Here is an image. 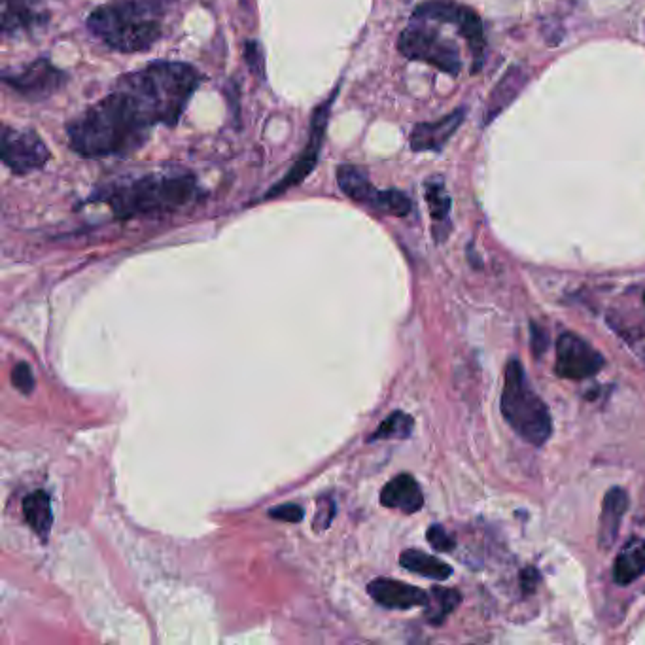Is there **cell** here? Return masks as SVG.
<instances>
[{
  "label": "cell",
  "mask_w": 645,
  "mask_h": 645,
  "mask_svg": "<svg viewBox=\"0 0 645 645\" xmlns=\"http://www.w3.org/2000/svg\"><path fill=\"white\" fill-rule=\"evenodd\" d=\"M201 80L192 65L178 61H156L125 74L67 125L70 148L93 159L135 154L156 125H176Z\"/></svg>",
  "instance_id": "6da1fadb"
},
{
  "label": "cell",
  "mask_w": 645,
  "mask_h": 645,
  "mask_svg": "<svg viewBox=\"0 0 645 645\" xmlns=\"http://www.w3.org/2000/svg\"><path fill=\"white\" fill-rule=\"evenodd\" d=\"M163 8L154 0H114L89 14V31L110 50L146 52L163 35Z\"/></svg>",
  "instance_id": "7a4b0ae2"
},
{
  "label": "cell",
  "mask_w": 645,
  "mask_h": 645,
  "mask_svg": "<svg viewBox=\"0 0 645 645\" xmlns=\"http://www.w3.org/2000/svg\"><path fill=\"white\" fill-rule=\"evenodd\" d=\"M195 197L197 180L192 173L182 171L140 176L101 193V201L108 203L120 218L182 209Z\"/></svg>",
  "instance_id": "3957f363"
},
{
  "label": "cell",
  "mask_w": 645,
  "mask_h": 645,
  "mask_svg": "<svg viewBox=\"0 0 645 645\" xmlns=\"http://www.w3.org/2000/svg\"><path fill=\"white\" fill-rule=\"evenodd\" d=\"M502 415L515 434L526 443L541 447L553 434V420L547 405L526 379V371L519 360H511L506 367V381L502 390Z\"/></svg>",
  "instance_id": "277c9868"
},
{
  "label": "cell",
  "mask_w": 645,
  "mask_h": 645,
  "mask_svg": "<svg viewBox=\"0 0 645 645\" xmlns=\"http://www.w3.org/2000/svg\"><path fill=\"white\" fill-rule=\"evenodd\" d=\"M337 184L341 192L356 203H362L369 209L392 214V216H407L411 212V199L398 190H375L366 169L356 165H339L337 169Z\"/></svg>",
  "instance_id": "5b68a950"
},
{
  "label": "cell",
  "mask_w": 645,
  "mask_h": 645,
  "mask_svg": "<svg viewBox=\"0 0 645 645\" xmlns=\"http://www.w3.org/2000/svg\"><path fill=\"white\" fill-rule=\"evenodd\" d=\"M398 50L413 61L430 63L439 70L456 76L460 72V55L451 42L443 40L436 31L411 25L400 35Z\"/></svg>",
  "instance_id": "8992f818"
},
{
  "label": "cell",
  "mask_w": 645,
  "mask_h": 645,
  "mask_svg": "<svg viewBox=\"0 0 645 645\" xmlns=\"http://www.w3.org/2000/svg\"><path fill=\"white\" fill-rule=\"evenodd\" d=\"M2 163L14 175H29L44 169L52 159L50 148L33 129H14L4 125L2 131Z\"/></svg>",
  "instance_id": "52a82bcc"
},
{
  "label": "cell",
  "mask_w": 645,
  "mask_h": 645,
  "mask_svg": "<svg viewBox=\"0 0 645 645\" xmlns=\"http://www.w3.org/2000/svg\"><path fill=\"white\" fill-rule=\"evenodd\" d=\"M2 82L29 101H44L67 84V74L50 59H36L21 69H6Z\"/></svg>",
  "instance_id": "ba28073f"
},
{
  "label": "cell",
  "mask_w": 645,
  "mask_h": 645,
  "mask_svg": "<svg viewBox=\"0 0 645 645\" xmlns=\"http://www.w3.org/2000/svg\"><path fill=\"white\" fill-rule=\"evenodd\" d=\"M335 93L337 89L333 91L332 97L322 103L320 106H316L313 114V125H311V139L307 142L305 150L301 152V156L296 161V165L292 167V171L288 175L284 176L280 180L279 184L275 188H271L265 199H271V197H279L284 192H288L290 188H294L297 184H301L307 176L313 173L318 159H320V148H322V142H324V135H326V127H328V118H330V106H332L333 101H335Z\"/></svg>",
  "instance_id": "9c48e42d"
},
{
  "label": "cell",
  "mask_w": 645,
  "mask_h": 645,
  "mask_svg": "<svg viewBox=\"0 0 645 645\" xmlns=\"http://www.w3.org/2000/svg\"><path fill=\"white\" fill-rule=\"evenodd\" d=\"M604 367V358L576 333H562L557 341L555 371L564 379H587Z\"/></svg>",
  "instance_id": "30bf717a"
},
{
  "label": "cell",
  "mask_w": 645,
  "mask_h": 645,
  "mask_svg": "<svg viewBox=\"0 0 645 645\" xmlns=\"http://www.w3.org/2000/svg\"><path fill=\"white\" fill-rule=\"evenodd\" d=\"M42 0H2V35H31L48 23Z\"/></svg>",
  "instance_id": "8fae6325"
},
{
  "label": "cell",
  "mask_w": 645,
  "mask_h": 645,
  "mask_svg": "<svg viewBox=\"0 0 645 645\" xmlns=\"http://www.w3.org/2000/svg\"><path fill=\"white\" fill-rule=\"evenodd\" d=\"M367 593L379 606L388 610L419 608V606H426L430 598V594L424 593L419 587L407 585L398 579H388V577L373 579L367 585Z\"/></svg>",
  "instance_id": "7c38bea8"
},
{
  "label": "cell",
  "mask_w": 645,
  "mask_h": 645,
  "mask_svg": "<svg viewBox=\"0 0 645 645\" xmlns=\"http://www.w3.org/2000/svg\"><path fill=\"white\" fill-rule=\"evenodd\" d=\"M464 120V110H454L453 114L434 123H419L411 133V148L415 152H439L447 140L453 137L454 131Z\"/></svg>",
  "instance_id": "4fadbf2b"
},
{
  "label": "cell",
  "mask_w": 645,
  "mask_h": 645,
  "mask_svg": "<svg viewBox=\"0 0 645 645\" xmlns=\"http://www.w3.org/2000/svg\"><path fill=\"white\" fill-rule=\"evenodd\" d=\"M381 504L390 509H400L403 513H417L424 506V496L415 477L401 473L386 483L381 492Z\"/></svg>",
  "instance_id": "5bb4252c"
},
{
  "label": "cell",
  "mask_w": 645,
  "mask_h": 645,
  "mask_svg": "<svg viewBox=\"0 0 645 645\" xmlns=\"http://www.w3.org/2000/svg\"><path fill=\"white\" fill-rule=\"evenodd\" d=\"M628 509V494L623 489L615 487L608 490L602 504L600 526H598V543L608 549L619 534V526Z\"/></svg>",
  "instance_id": "9a60e30c"
},
{
  "label": "cell",
  "mask_w": 645,
  "mask_h": 645,
  "mask_svg": "<svg viewBox=\"0 0 645 645\" xmlns=\"http://www.w3.org/2000/svg\"><path fill=\"white\" fill-rule=\"evenodd\" d=\"M524 84H526V74L521 67H511L507 70L506 74L502 76V80L496 84V88L490 91L485 123H490L494 118H498L500 112L517 99Z\"/></svg>",
  "instance_id": "2e32d148"
},
{
  "label": "cell",
  "mask_w": 645,
  "mask_h": 645,
  "mask_svg": "<svg viewBox=\"0 0 645 645\" xmlns=\"http://www.w3.org/2000/svg\"><path fill=\"white\" fill-rule=\"evenodd\" d=\"M645 574V540H628L613 564V577L619 585H630Z\"/></svg>",
  "instance_id": "e0dca14e"
},
{
  "label": "cell",
  "mask_w": 645,
  "mask_h": 645,
  "mask_svg": "<svg viewBox=\"0 0 645 645\" xmlns=\"http://www.w3.org/2000/svg\"><path fill=\"white\" fill-rule=\"evenodd\" d=\"M23 517L40 540L48 541L53 524L50 494L44 490H36L33 494H29L23 500Z\"/></svg>",
  "instance_id": "ac0fdd59"
},
{
  "label": "cell",
  "mask_w": 645,
  "mask_h": 645,
  "mask_svg": "<svg viewBox=\"0 0 645 645\" xmlns=\"http://www.w3.org/2000/svg\"><path fill=\"white\" fill-rule=\"evenodd\" d=\"M400 564L405 570L422 577H428V579H434V581H447L449 577L453 576V568L447 562H443L441 558L434 557V555H428L424 551H419V549L403 551Z\"/></svg>",
  "instance_id": "d6986e66"
},
{
  "label": "cell",
  "mask_w": 645,
  "mask_h": 645,
  "mask_svg": "<svg viewBox=\"0 0 645 645\" xmlns=\"http://www.w3.org/2000/svg\"><path fill=\"white\" fill-rule=\"evenodd\" d=\"M460 594L456 593L454 589H443V587H434L428 604H426V619L434 625L443 623V619L451 613V611L458 608L460 604Z\"/></svg>",
  "instance_id": "ffe728a7"
},
{
  "label": "cell",
  "mask_w": 645,
  "mask_h": 645,
  "mask_svg": "<svg viewBox=\"0 0 645 645\" xmlns=\"http://www.w3.org/2000/svg\"><path fill=\"white\" fill-rule=\"evenodd\" d=\"M456 25L462 31V35L466 36V40L470 42L473 53L481 57L483 48H485V35H483V23H481L479 16L468 6H460V16H458Z\"/></svg>",
  "instance_id": "44dd1931"
},
{
  "label": "cell",
  "mask_w": 645,
  "mask_h": 645,
  "mask_svg": "<svg viewBox=\"0 0 645 645\" xmlns=\"http://www.w3.org/2000/svg\"><path fill=\"white\" fill-rule=\"evenodd\" d=\"M415 428V422L407 415L396 411L392 413L388 419L384 420L383 424L373 432V436L369 437V441H381V439H405L411 436Z\"/></svg>",
  "instance_id": "7402d4cb"
},
{
  "label": "cell",
  "mask_w": 645,
  "mask_h": 645,
  "mask_svg": "<svg viewBox=\"0 0 645 645\" xmlns=\"http://www.w3.org/2000/svg\"><path fill=\"white\" fill-rule=\"evenodd\" d=\"M426 201L430 207V214L436 222L447 220L451 210V197L439 178H432L426 182Z\"/></svg>",
  "instance_id": "603a6c76"
},
{
  "label": "cell",
  "mask_w": 645,
  "mask_h": 645,
  "mask_svg": "<svg viewBox=\"0 0 645 645\" xmlns=\"http://www.w3.org/2000/svg\"><path fill=\"white\" fill-rule=\"evenodd\" d=\"M460 6L449 0H430L415 10V19H432L443 23H458Z\"/></svg>",
  "instance_id": "cb8c5ba5"
},
{
  "label": "cell",
  "mask_w": 645,
  "mask_h": 645,
  "mask_svg": "<svg viewBox=\"0 0 645 645\" xmlns=\"http://www.w3.org/2000/svg\"><path fill=\"white\" fill-rule=\"evenodd\" d=\"M333 517H335V502L332 496H322L318 500V511L314 517V530L316 532H324L330 528Z\"/></svg>",
  "instance_id": "d4e9b609"
},
{
  "label": "cell",
  "mask_w": 645,
  "mask_h": 645,
  "mask_svg": "<svg viewBox=\"0 0 645 645\" xmlns=\"http://www.w3.org/2000/svg\"><path fill=\"white\" fill-rule=\"evenodd\" d=\"M12 384L18 388L21 394L29 396L35 390V375L33 369L25 362H19L18 366L12 369Z\"/></svg>",
  "instance_id": "484cf974"
},
{
  "label": "cell",
  "mask_w": 645,
  "mask_h": 645,
  "mask_svg": "<svg viewBox=\"0 0 645 645\" xmlns=\"http://www.w3.org/2000/svg\"><path fill=\"white\" fill-rule=\"evenodd\" d=\"M426 538L430 541V545L439 551V553H449L454 549V540L453 536L439 524H434L428 528L426 532Z\"/></svg>",
  "instance_id": "4316f807"
},
{
  "label": "cell",
  "mask_w": 645,
  "mask_h": 645,
  "mask_svg": "<svg viewBox=\"0 0 645 645\" xmlns=\"http://www.w3.org/2000/svg\"><path fill=\"white\" fill-rule=\"evenodd\" d=\"M269 517L277 519V521H284V523H301L305 517V511L297 504H282V506L271 507Z\"/></svg>",
  "instance_id": "83f0119b"
},
{
  "label": "cell",
  "mask_w": 645,
  "mask_h": 645,
  "mask_svg": "<svg viewBox=\"0 0 645 645\" xmlns=\"http://www.w3.org/2000/svg\"><path fill=\"white\" fill-rule=\"evenodd\" d=\"M547 347H549L547 333L543 332L540 326L532 324V350H534V354L541 356Z\"/></svg>",
  "instance_id": "f1b7e54d"
},
{
  "label": "cell",
  "mask_w": 645,
  "mask_h": 645,
  "mask_svg": "<svg viewBox=\"0 0 645 645\" xmlns=\"http://www.w3.org/2000/svg\"><path fill=\"white\" fill-rule=\"evenodd\" d=\"M521 581H523V585L528 589V591H532L534 583L538 581V574H536L532 568H528V570H524L523 576H521Z\"/></svg>",
  "instance_id": "f546056e"
},
{
  "label": "cell",
  "mask_w": 645,
  "mask_h": 645,
  "mask_svg": "<svg viewBox=\"0 0 645 645\" xmlns=\"http://www.w3.org/2000/svg\"><path fill=\"white\" fill-rule=\"evenodd\" d=\"M154 2H159V4H163V6H165V4H169V2H176V0H154Z\"/></svg>",
  "instance_id": "4dcf8cb0"
},
{
  "label": "cell",
  "mask_w": 645,
  "mask_h": 645,
  "mask_svg": "<svg viewBox=\"0 0 645 645\" xmlns=\"http://www.w3.org/2000/svg\"><path fill=\"white\" fill-rule=\"evenodd\" d=\"M644 303H645V294H644Z\"/></svg>",
  "instance_id": "1f68e13d"
}]
</instances>
